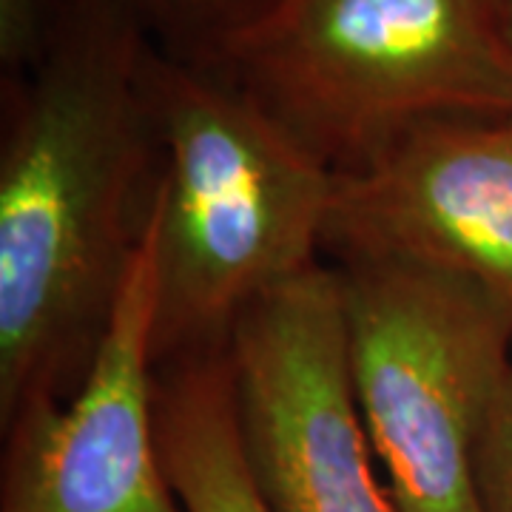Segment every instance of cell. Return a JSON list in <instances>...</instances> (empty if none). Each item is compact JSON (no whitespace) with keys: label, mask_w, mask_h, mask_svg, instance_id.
<instances>
[{"label":"cell","mask_w":512,"mask_h":512,"mask_svg":"<svg viewBox=\"0 0 512 512\" xmlns=\"http://www.w3.org/2000/svg\"><path fill=\"white\" fill-rule=\"evenodd\" d=\"M151 37L123 0H66L49 52L3 83L0 427L80 387L163 171Z\"/></svg>","instance_id":"obj_1"},{"label":"cell","mask_w":512,"mask_h":512,"mask_svg":"<svg viewBox=\"0 0 512 512\" xmlns=\"http://www.w3.org/2000/svg\"><path fill=\"white\" fill-rule=\"evenodd\" d=\"M148 94L163 143L151 208L154 362L228 348L262 296L319 265L333 168L220 74L151 43Z\"/></svg>","instance_id":"obj_2"},{"label":"cell","mask_w":512,"mask_h":512,"mask_svg":"<svg viewBox=\"0 0 512 512\" xmlns=\"http://www.w3.org/2000/svg\"><path fill=\"white\" fill-rule=\"evenodd\" d=\"M202 69L333 171L427 117L512 111L507 0H285Z\"/></svg>","instance_id":"obj_3"},{"label":"cell","mask_w":512,"mask_h":512,"mask_svg":"<svg viewBox=\"0 0 512 512\" xmlns=\"http://www.w3.org/2000/svg\"><path fill=\"white\" fill-rule=\"evenodd\" d=\"M353 396L402 512H481L476 456L512 370V322L476 282L339 256Z\"/></svg>","instance_id":"obj_4"},{"label":"cell","mask_w":512,"mask_h":512,"mask_svg":"<svg viewBox=\"0 0 512 512\" xmlns=\"http://www.w3.org/2000/svg\"><path fill=\"white\" fill-rule=\"evenodd\" d=\"M234 407L274 512H402L353 396L339 276L316 265L254 302L228 339Z\"/></svg>","instance_id":"obj_5"},{"label":"cell","mask_w":512,"mask_h":512,"mask_svg":"<svg viewBox=\"0 0 512 512\" xmlns=\"http://www.w3.org/2000/svg\"><path fill=\"white\" fill-rule=\"evenodd\" d=\"M325 248L453 271L512 322V111L427 117L333 171Z\"/></svg>","instance_id":"obj_6"},{"label":"cell","mask_w":512,"mask_h":512,"mask_svg":"<svg viewBox=\"0 0 512 512\" xmlns=\"http://www.w3.org/2000/svg\"><path fill=\"white\" fill-rule=\"evenodd\" d=\"M154 293L148 220L80 387L3 424L0 512H185L157 433Z\"/></svg>","instance_id":"obj_7"},{"label":"cell","mask_w":512,"mask_h":512,"mask_svg":"<svg viewBox=\"0 0 512 512\" xmlns=\"http://www.w3.org/2000/svg\"><path fill=\"white\" fill-rule=\"evenodd\" d=\"M157 433L185 512H274L239 436L228 348L157 365Z\"/></svg>","instance_id":"obj_8"},{"label":"cell","mask_w":512,"mask_h":512,"mask_svg":"<svg viewBox=\"0 0 512 512\" xmlns=\"http://www.w3.org/2000/svg\"><path fill=\"white\" fill-rule=\"evenodd\" d=\"M157 49L191 66H208L271 18L285 0H123Z\"/></svg>","instance_id":"obj_9"},{"label":"cell","mask_w":512,"mask_h":512,"mask_svg":"<svg viewBox=\"0 0 512 512\" xmlns=\"http://www.w3.org/2000/svg\"><path fill=\"white\" fill-rule=\"evenodd\" d=\"M66 0H0L3 83L23 80L49 52Z\"/></svg>","instance_id":"obj_10"},{"label":"cell","mask_w":512,"mask_h":512,"mask_svg":"<svg viewBox=\"0 0 512 512\" xmlns=\"http://www.w3.org/2000/svg\"><path fill=\"white\" fill-rule=\"evenodd\" d=\"M476 487L481 512H512V370L478 444Z\"/></svg>","instance_id":"obj_11"},{"label":"cell","mask_w":512,"mask_h":512,"mask_svg":"<svg viewBox=\"0 0 512 512\" xmlns=\"http://www.w3.org/2000/svg\"><path fill=\"white\" fill-rule=\"evenodd\" d=\"M507 32H510V43H512V0H507Z\"/></svg>","instance_id":"obj_12"}]
</instances>
